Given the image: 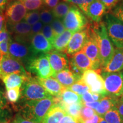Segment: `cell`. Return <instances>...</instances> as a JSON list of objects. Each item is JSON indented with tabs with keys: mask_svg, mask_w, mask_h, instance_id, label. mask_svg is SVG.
I'll use <instances>...</instances> for the list:
<instances>
[{
	"mask_svg": "<svg viewBox=\"0 0 123 123\" xmlns=\"http://www.w3.org/2000/svg\"><path fill=\"white\" fill-rule=\"evenodd\" d=\"M58 104L56 97L39 100L26 101L19 103L18 107H15L18 112L25 119L41 123L43 119L51 107Z\"/></svg>",
	"mask_w": 123,
	"mask_h": 123,
	"instance_id": "6da1fadb",
	"label": "cell"
},
{
	"mask_svg": "<svg viewBox=\"0 0 123 123\" xmlns=\"http://www.w3.org/2000/svg\"><path fill=\"white\" fill-rule=\"evenodd\" d=\"M91 31L99 49L102 68L111 59L115 49L108 35L104 22L91 24Z\"/></svg>",
	"mask_w": 123,
	"mask_h": 123,
	"instance_id": "7a4b0ae2",
	"label": "cell"
},
{
	"mask_svg": "<svg viewBox=\"0 0 123 123\" xmlns=\"http://www.w3.org/2000/svg\"><path fill=\"white\" fill-rule=\"evenodd\" d=\"M20 102L39 100L51 97L43 87L38 82L37 78L29 77L21 86Z\"/></svg>",
	"mask_w": 123,
	"mask_h": 123,
	"instance_id": "3957f363",
	"label": "cell"
},
{
	"mask_svg": "<svg viewBox=\"0 0 123 123\" xmlns=\"http://www.w3.org/2000/svg\"><path fill=\"white\" fill-rule=\"evenodd\" d=\"M9 55L17 59L25 67L38 55L34 53L30 43L14 40L11 38L9 47Z\"/></svg>",
	"mask_w": 123,
	"mask_h": 123,
	"instance_id": "277c9868",
	"label": "cell"
},
{
	"mask_svg": "<svg viewBox=\"0 0 123 123\" xmlns=\"http://www.w3.org/2000/svg\"><path fill=\"white\" fill-rule=\"evenodd\" d=\"M109 38L117 49L123 48V22L111 13H107L104 17Z\"/></svg>",
	"mask_w": 123,
	"mask_h": 123,
	"instance_id": "5b68a950",
	"label": "cell"
},
{
	"mask_svg": "<svg viewBox=\"0 0 123 123\" xmlns=\"http://www.w3.org/2000/svg\"><path fill=\"white\" fill-rule=\"evenodd\" d=\"M62 22L66 30L74 33L82 30L89 25L88 19L84 13L79 7L74 5H71L68 12L62 19Z\"/></svg>",
	"mask_w": 123,
	"mask_h": 123,
	"instance_id": "8992f818",
	"label": "cell"
},
{
	"mask_svg": "<svg viewBox=\"0 0 123 123\" xmlns=\"http://www.w3.org/2000/svg\"><path fill=\"white\" fill-rule=\"evenodd\" d=\"M104 87L109 96L119 98L123 95V72H101Z\"/></svg>",
	"mask_w": 123,
	"mask_h": 123,
	"instance_id": "52a82bcc",
	"label": "cell"
},
{
	"mask_svg": "<svg viewBox=\"0 0 123 123\" xmlns=\"http://www.w3.org/2000/svg\"><path fill=\"white\" fill-rule=\"evenodd\" d=\"M25 68L28 73L34 74L37 78L41 79H47L54 74L46 54L37 56L30 61Z\"/></svg>",
	"mask_w": 123,
	"mask_h": 123,
	"instance_id": "ba28073f",
	"label": "cell"
},
{
	"mask_svg": "<svg viewBox=\"0 0 123 123\" xmlns=\"http://www.w3.org/2000/svg\"><path fill=\"white\" fill-rule=\"evenodd\" d=\"M80 80L88 86L92 93H98L104 96H108L104 87V80L99 71L94 70L86 71Z\"/></svg>",
	"mask_w": 123,
	"mask_h": 123,
	"instance_id": "9c48e42d",
	"label": "cell"
},
{
	"mask_svg": "<svg viewBox=\"0 0 123 123\" xmlns=\"http://www.w3.org/2000/svg\"><path fill=\"white\" fill-rule=\"evenodd\" d=\"M91 24L74 34L65 50L67 54L73 55L82 50L91 37Z\"/></svg>",
	"mask_w": 123,
	"mask_h": 123,
	"instance_id": "30bf717a",
	"label": "cell"
},
{
	"mask_svg": "<svg viewBox=\"0 0 123 123\" xmlns=\"http://www.w3.org/2000/svg\"><path fill=\"white\" fill-rule=\"evenodd\" d=\"M27 9L20 0L10 1L5 9L4 15L7 24H13L21 22L27 13Z\"/></svg>",
	"mask_w": 123,
	"mask_h": 123,
	"instance_id": "8fae6325",
	"label": "cell"
},
{
	"mask_svg": "<svg viewBox=\"0 0 123 123\" xmlns=\"http://www.w3.org/2000/svg\"><path fill=\"white\" fill-rule=\"evenodd\" d=\"M7 30L12 39L15 41L30 43L32 37L31 26L25 21L9 24L6 23Z\"/></svg>",
	"mask_w": 123,
	"mask_h": 123,
	"instance_id": "7c38bea8",
	"label": "cell"
},
{
	"mask_svg": "<svg viewBox=\"0 0 123 123\" xmlns=\"http://www.w3.org/2000/svg\"><path fill=\"white\" fill-rule=\"evenodd\" d=\"M2 77L5 75L10 74H20L28 75L29 73L26 70L24 66L19 61L10 56H4L1 59Z\"/></svg>",
	"mask_w": 123,
	"mask_h": 123,
	"instance_id": "4fadbf2b",
	"label": "cell"
},
{
	"mask_svg": "<svg viewBox=\"0 0 123 123\" xmlns=\"http://www.w3.org/2000/svg\"><path fill=\"white\" fill-rule=\"evenodd\" d=\"M81 50L92 62L93 64V70L99 71L101 67L100 55L96 41L92 34L90 39Z\"/></svg>",
	"mask_w": 123,
	"mask_h": 123,
	"instance_id": "5bb4252c",
	"label": "cell"
},
{
	"mask_svg": "<svg viewBox=\"0 0 123 123\" xmlns=\"http://www.w3.org/2000/svg\"><path fill=\"white\" fill-rule=\"evenodd\" d=\"M46 55L54 74L69 69V61L66 54L55 50L46 54Z\"/></svg>",
	"mask_w": 123,
	"mask_h": 123,
	"instance_id": "9a60e30c",
	"label": "cell"
},
{
	"mask_svg": "<svg viewBox=\"0 0 123 123\" xmlns=\"http://www.w3.org/2000/svg\"><path fill=\"white\" fill-rule=\"evenodd\" d=\"M30 46L36 55L46 54L50 53L53 49L52 44L41 32L35 34L32 37Z\"/></svg>",
	"mask_w": 123,
	"mask_h": 123,
	"instance_id": "2e32d148",
	"label": "cell"
},
{
	"mask_svg": "<svg viewBox=\"0 0 123 123\" xmlns=\"http://www.w3.org/2000/svg\"><path fill=\"white\" fill-rule=\"evenodd\" d=\"M123 70V48L116 49L110 61L102 67L101 72L116 73Z\"/></svg>",
	"mask_w": 123,
	"mask_h": 123,
	"instance_id": "e0dca14e",
	"label": "cell"
},
{
	"mask_svg": "<svg viewBox=\"0 0 123 123\" xmlns=\"http://www.w3.org/2000/svg\"><path fill=\"white\" fill-rule=\"evenodd\" d=\"M107 9L99 0H94L87 9V15L94 23H99L102 21L103 18L105 15Z\"/></svg>",
	"mask_w": 123,
	"mask_h": 123,
	"instance_id": "ac0fdd59",
	"label": "cell"
},
{
	"mask_svg": "<svg viewBox=\"0 0 123 123\" xmlns=\"http://www.w3.org/2000/svg\"><path fill=\"white\" fill-rule=\"evenodd\" d=\"M37 78L38 82L42 85L50 95L54 97H58L61 95L63 91L65 90L64 87L57 80L53 77L47 79Z\"/></svg>",
	"mask_w": 123,
	"mask_h": 123,
	"instance_id": "d6986e66",
	"label": "cell"
},
{
	"mask_svg": "<svg viewBox=\"0 0 123 123\" xmlns=\"http://www.w3.org/2000/svg\"><path fill=\"white\" fill-rule=\"evenodd\" d=\"M69 62L75 65L80 71L84 73L88 70H93V64L82 50L71 55Z\"/></svg>",
	"mask_w": 123,
	"mask_h": 123,
	"instance_id": "ffe728a7",
	"label": "cell"
},
{
	"mask_svg": "<svg viewBox=\"0 0 123 123\" xmlns=\"http://www.w3.org/2000/svg\"><path fill=\"white\" fill-rule=\"evenodd\" d=\"M31 74H10L2 76L1 79L5 84L6 90L15 87H21V86L29 77Z\"/></svg>",
	"mask_w": 123,
	"mask_h": 123,
	"instance_id": "44dd1931",
	"label": "cell"
},
{
	"mask_svg": "<svg viewBox=\"0 0 123 123\" xmlns=\"http://www.w3.org/2000/svg\"><path fill=\"white\" fill-rule=\"evenodd\" d=\"M13 111L9 105L4 93L0 89V123H8L13 118Z\"/></svg>",
	"mask_w": 123,
	"mask_h": 123,
	"instance_id": "7402d4cb",
	"label": "cell"
},
{
	"mask_svg": "<svg viewBox=\"0 0 123 123\" xmlns=\"http://www.w3.org/2000/svg\"><path fill=\"white\" fill-rule=\"evenodd\" d=\"M66 115L65 111L61 106L56 104L47 112L41 123H59Z\"/></svg>",
	"mask_w": 123,
	"mask_h": 123,
	"instance_id": "603a6c76",
	"label": "cell"
},
{
	"mask_svg": "<svg viewBox=\"0 0 123 123\" xmlns=\"http://www.w3.org/2000/svg\"><path fill=\"white\" fill-rule=\"evenodd\" d=\"M74 33L71 31L66 30L63 33L54 38L51 43L53 48L59 52L65 51L71 38Z\"/></svg>",
	"mask_w": 123,
	"mask_h": 123,
	"instance_id": "cb8c5ba5",
	"label": "cell"
},
{
	"mask_svg": "<svg viewBox=\"0 0 123 123\" xmlns=\"http://www.w3.org/2000/svg\"><path fill=\"white\" fill-rule=\"evenodd\" d=\"M52 77L57 80L66 88H68L75 83L79 81L78 78L69 69L55 73Z\"/></svg>",
	"mask_w": 123,
	"mask_h": 123,
	"instance_id": "d4e9b609",
	"label": "cell"
},
{
	"mask_svg": "<svg viewBox=\"0 0 123 123\" xmlns=\"http://www.w3.org/2000/svg\"><path fill=\"white\" fill-rule=\"evenodd\" d=\"M56 98L58 101L57 104L59 105L82 103L80 96L67 88H66L59 96Z\"/></svg>",
	"mask_w": 123,
	"mask_h": 123,
	"instance_id": "484cf974",
	"label": "cell"
},
{
	"mask_svg": "<svg viewBox=\"0 0 123 123\" xmlns=\"http://www.w3.org/2000/svg\"><path fill=\"white\" fill-rule=\"evenodd\" d=\"M117 99V98H114L109 95L104 97L99 101V105L95 110L96 114L100 117L103 118L104 115L108 111L115 107Z\"/></svg>",
	"mask_w": 123,
	"mask_h": 123,
	"instance_id": "4316f807",
	"label": "cell"
},
{
	"mask_svg": "<svg viewBox=\"0 0 123 123\" xmlns=\"http://www.w3.org/2000/svg\"><path fill=\"white\" fill-rule=\"evenodd\" d=\"M71 5L66 1L58 3L57 5L51 10L54 18L62 20L68 12Z\"/></svg>",
	"mask_w": 123,
	"mask_h": 123,
	"instance_id": "83f0119b",
	"label": "cell"
},
{
	"mask_svg": "<svg viewBox=\"0 0 123 123\" xmlns=\"http://www.w3.org/2000/svg\"><path fill=\"white\" fill-rule=\"evenodd\" d=\"M83 105V103H74L69 105H60L59 106H61L65 111L67 115L79 120L80 112Z\"/></svg>",
	"mask_w": 123,
	"mask_h": 123,
	"instance_id": "f1b7e54d",
	"label": "cell"
},
{
	"mask_svg": "<svg viewBox=\"0 0 123 123\" xmlns=\"http://www.w3.org/2000/svg\"><path fill=\"white\" fill-rule=\"evenodd\" d=\"M103 119L108 123H123V119L116 107L108 111L104 116Z\"/></svg>",
	"mask_w": 123,
	"mask_h": 123,
	"instance_id": "f546056e",
	"label": "cell"
},
{
	"mask_svg": "<svg viewBox=\"0 0 123 123\" xmlns=\"http://www.w3.org/2000/svg\"><path fill=\"white\" fill-rule=\"evenodd\" d=\"M21 87H15V88H10L6 90L5 92V96L9 103L14 104L16 103L19 100L21 95Z\"/></svg>",
	"mask_w": 123,
	"mask_h": 123,
	"instance_id": "4dcf8cb0",
	"label": "cell"
},
{
	"mask_svg": "<svg viewBox=\"0 0 123 123\" xmlns=\"http://www.w3.org/2000/svg\"><path fill=\"white\" fill-rule=\"evenodd\" d=\"M67 89L77 93L79 96H81L86 92L90 91V89L88 86L80 80L67 88Z\"/></svg>",
	"mask_w": 123,
	"mask_h": 123,
	"instance_id": "1f68e13d",
	"label": "cell"
},
{
	"mask_svg": "<svg viewBox=\"0 0 123 123\" xmlns=\"http://www.w3.org/2000/svg\"><path fill=\"white\" fill-rule=\"evenodd\" d=\"M25 7L29 11H34L41 9L43 5V0H20Z\"/></svg>",
	"mask_w": 123,
	"mask_h": 123,
	"instance_id": "d6a6232c",
	"label": "cell"
},
{
	"mask_svg": "<svg viewBox=\"0 0 123 123\" xmlns=\"http://www.w3.org/2000/svg\"><path fill=\"white\" fill-rule=\"evenodd\" d=\"M65 1L79 7L83 13L86 14L89 5L94 0H65Z\"/></svg>",
	"mask_w": 123,
	"mask_h": 123,
	"instance_id": "836d02e7",
	"label": "cell"
},
{
	"mask_svg": "<svg viewBox=\"0 0 123 123\" xmlns=\"http://www.w3.org/2000/svg\"><path fill=\"white\" fill-rule=\"evenodd\" d=\"M24 19V21L27 22L30 26H33V25L39 21L40 14L39 11L34 10L27 12Z\"/></svg>",
	"mask_w": 123,
	"mask_h": 123,
	"instance_id": "e575fe53",
	"label": "cell"
},
{
	"mask_svg": "<svg viewBox=\"0 0 123 123\" xmlns=\"http://www.w3.org/2000/svg\"><path fill=\"white\" fill-rule=\"evenodd\" d=\"M95 114L96 113L94 110L86 107L83 104L80 110V122L81 123L82 121L86 120L91 119Z\"/></svg>",
	"mask_w": 123,
	"mask_h": 123,
	"instance_id": "d590c367",
	"label": "cell"
},
{
	"mask_svg": "<svg viewBox=\"0 0 123 123\" xmlns=\"http://www.w3.org/2000/svg\"><path fill=\"white\" fill-rule=\"evenodd\" d=\"M50 26L52 27L55 37L61 34L66 30L64 25L61 19L54 18L52 22L51 23Z\"/></svg>",
	"mask_w": 123,
	"mask_h": 123,
	"instance_id": "8d00e7d4",
	"label": "cell"
},
{
	"mask_svg": "<svg viewBox=\"0 0 123 123\" xmlns=\"http://www.w3.org/2000/svg\"><path fill=\"white\" fill-rule=\"evenodd\" d=\"M39 14L41 22L44 25L51 24L54 20V17L51 10H49V9H43L39 13Z\"/></svg>",
	"mask_w": 123,
	"mask_h": 123,
	"instance_id": "74e56055",
	"label": "cell"
},
{
	"mask_svg": "<svg viewBox=\"0 0 123 123\" xmlns=\"http://www.w3.org/2000/svg\"><path fill=\"white\" fill-rule=\"evenodd\" d=\"M41 33L45 37V38L50 41L51 43H52L55 37L52 27L50 25H44L41 31Z\"/></svg>",
	"mask_w": 123,
	"mask_h": 123,
	"instance_id": "f35d334b",
	"label": "cell"
},
{
	"mask_svg": "<svg viewBox=\"0 0 123 123\" xmlns=\"http://www.w3.org/2000/svg\"><path fill=\"white\" fill-rule=\"evenodd\" d=\"M111 13L123 22V0L112 9Z\"/></svg>",
	"mask_w": 123,
	"mask_h": 123,
	"instance_id": "ab89813d",
	"label": "cell"
},
{
	"mask_svg": "<svg viewBox=\"0 0 123 123\" xmlns=\"http://www.w3.org/2000/svg\"><path fill=\"white\" fill-rule=\"evenodd\" d=\"M11 37L0 43V55L2 56L9 55V47Z\"/></svg>",
	"mask_w": 123,
	"mask_h": 123,
	"instance_id": "60d3db41",
	"label": "cell"
},
{
	"mask_svg": "<svg viewBox=\"0 0 123 123\" xmlns=\"http://www.w3.org/2000/svg\"><path fill=\"white\" fill-rule=\"evenodd\" d=\"M12 123H39L36 121L30 120L26 119L19 112L15 114L13 116V118L11 120Z\"/></svg>",
	"mask_w": 123,
	"mask_h": 123,
	"instance_id": "b9f144b4",
	"label": "cell"
},
{
	"mask_svg": "<svg viewBox=\"0 0 123 123\" xmlns=\"http://www.w3.org/2000/svg\"><path fill=\"white\" fill-rule=\"evenodd\" d=\"M105 6L107 10H111L123 0H99Z\"/></svg>",
	"mask_w": 123,
	"mask_h": 123,
	"instance_id": "7bdbcfd3",
	"label": "cell"
},
{
	"mask_svg": "<svg viewBox=\"0 0 123 123\" xmlns=\"http://www.w3.org/2000/svg\"><path fill=\"white\" fill-rule=\"evenodd\" d=\"M80 96L81 102L83 103V104L86 103H91L95 101L93 99L92 92H91L90 91L86 92V93H84V95H81Z\"/></svg>",
	"mask_w": 123,
	"mask_h": 123,
	"instance_id": "ee69618b",
	"label": "cell"
},
{
	"mask_svg": "<svg viewBox=\"0 0 123 123\" xmlns=\"http://www.w3.org/2000/svg\"><path fill=\"white\" fill-rule=\"evenodd\" d=\"M43 27V24L41 21H39L31 26V32L33 35H34L35 34L40 33L42 31Z\"/></svg>",
	"mask_w": 123,
	"mask_h": 123,
	"instance_id": "f6af8a7d",
	"label": "cell"
},
{
	"mask_svg": "<svg viewBox=\"0 0 123 123\" xmlns=\"http://www.w3.org/2000/svg\"><path fill=\"white\" fill-rule=\"evenodd\" d=\"M115 107L117 110L120 116L123 119V95L122 96L117 98Z\"/></svg>",
	"mask_w": 123,
	"mask_h": 123,
	"instance_id": "bcb514c9",
	"label": "cell"
},
{
	"mask_svg": "<svg viewBox=\"0 0 123 123\" xmlns=\"http://www.w3.org/2000/svg\"><path fill=\"white\" fill-rule=\"evenodd\" d=\"M10 37V33H9V31L7 30L6 25L4 28L0 31V43L5 41L6 39H7Z\"/></svg>",
	"mask_w": 123,
	"mask_h": 123,
	"instance_id": "7dc6e473",
	"label": "cell"
},
{
	"mask_svg": "<svg viewBox=\"0 0 123 123\" xmlns=\"http://www.w3.org/2000/svg\"><path fill=\"white\" fill-rule=\"evenodd\" d=\"M59 123H81L79 120L75 119L70 115H66L61 120Z\"/></svg>",
	"mask_w": 123,
	"mask_h": 123,
	"instance_id": "c3c4849f",
	"label": "cell"
},
{
	"mask_svg": "<svg viewBox=\"0 0 123 123\" xmlns=\"http://www.w3.org/2000/svg\"><path fill=\"white\" fill-rule=\"evenodd\" d=\"M59 0H43V5L48 8L52 9L56 6L59 3Z\"/></svg>",
	"mask_w": 123,
	"mask_h": 123,
	"instance_id": "681fc988",
	"label": "cell"
},
{
	"mask_svg": "<svg viewBox=\"0 0 123 123\" xmlns=\"http://www.w3.org/2000/svg\"><path fill=\"white\" fill-rule=\"evenodd\" d=\"M101 119V117L97 114H95L92 118L82 121L81 123H99Z\"/></svg>",
	"mask_w": 123,
	"mask_h": 123,
	"instance_id": "f907efd6",
	"label": "cell"
},
{
	"mask_svg": "<svg viewBox=\"0 0 123 123\" xmlns=\"http://www.w3.org/2000/svg\"><path fill=\"white\" fill-rule=\"evenodd\" d=\"M6 25V21L3 12H0V31Z\"/></svg>",
	"mask_w": 123,
	"mask_h": 123,
	"instance_id": "816d5d0a",
	"label": "cell"
},
{
	"mask_svg": "<svg viewBox=\"0 0 123 123\" xmlns=\"http://www.w3.org/2000/svg\"><path fill=\"white\" fill-rule=\"evenodd\" d=\"M99 101H93V102L91 103H84L83 104L86 107L91 108L93 109L95 111L96 110L97 108L98 107V106L99 105Z\"/></svg>",
	"mask_w": 123,
	"mask_h": 123,
	"instance_id": "f5cc1de1",
	"label": "cell"
},
{
	"mask_svg": "<svg viewBox=\"0 0 123 123\" xmlns=\"http://www.w3.org/2000/svg\"><path fill=\"white\" fill-rule=\"evenodd\" d=\"M10 1V0H0V12L4 11Z\"/></svg>",
	"mask_w": 123,
	"mask_h": 123,
	"instance_id": "db71d44e",
	"label": "cell"
},
{
	"mask_svg": "<svg viewBox=\"0 0 123 123\" xmlns=\"http://www.w3.org/2000/svg\"><path fill=\"white\" fill-rule=\"evenodd\" d=\"M3 56L0 55V79L2 78V70H1V59H2Z\"/></svg>",
	"mask_w": 123,
	"mask_h": 123,
	"instance_id": "11a10c76",
	"label": "cell"
},
{
	"mask_svg": "<svg viewBox=\"0 0 123 123\" xmlns=\"http://www.w3.org/2000/svg\"><path fill=\"white\" fill-rule=\"evenodd\" d=\"M99 123H108L103 119V118H101V119L100 120V121Z\"/></svg>",
	"mask_w": 123,
	"mask_h": 123,
	"instance_id": "9f6ffc18",
	"label": "cell"
},
{
	"mask_svg": "<svg viewBox=\"0 0 123 123\" xmlns=\"http://www.w3.org/2000/svg\"></svg>",
	"mask_w": 123,
	"mask_h": 123,
	"instance_id": "6f0895ef",
	"label": "cell"
}]
</instances>
